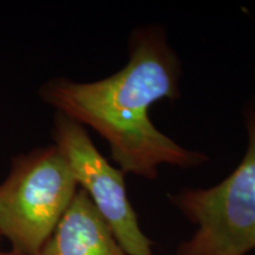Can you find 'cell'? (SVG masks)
Returning <instances> with one entry per match:
<instances>
[{
  "mask_svg": "<svg viewBox=\"0 0 255 255\" xmlns=\"http://www.w3.org/2000/svg\"><path fill=\"white\" fill-rule=\"evenodd\" d=\"M129 55L122 70L101 81L50 79L39 89L41 101L100 133L123 173L154 180L162 163L201 165L206 155L177 144L148 115L156 102L180 96L181 64L163 30L151 25L133 32Z\"/></svg>",
  "mask_w": 255,
  "mask_h": 255,
  "instance_id": "cell-1",
  "label": "cell"
},
{
  "mask_svg": "<svg viewBox=\"0 0 255 255\" xmlns=\"http://www.w3.org/2000/svg\"><path fill=\"white\" fill-rule=\"evenodd\" d=\"M78 190L57 146L14 156L0 183V237L21 255H39Z\"/></svg>",
  "mask_w": 255,
  "mask_h": 255,
  "instance_id": "cell-2",
  "label": "cell"
},
{
  "mask_svg": "<svg viewBox=\"0 0 255 255\" xmlns=\"http://www.w3.org/2000/svg\"><path fill=\"white\" fill-rule=\"evenodd\" d=\"M246 128L247 151L226 180L170 196L197 227L176 255H246L255 248V105L247 111Z\"/></svg>",
  "mask_w": 255,
  "mask_h": 255,
  "instance_id": "cell-3",
  "label": "cell"
},
{
  "mask_svg": "<svg viewBox=\"0 0 255 255\" xmlns=\"http://www.w3.org/2000/svg\"><path fill=\"white\" fill-rule=\"evenodd\" d=\"M53 141L78 188L88 194L127 255H152L151 241L142 232L128 200L124 173L110 165L96 149L84 126L57 113Z\"/></svg>",
  "mask_w": 255,
  "mask_h": 255,
  "instance_id": "cell-4",
  "label": "cell"
},
{
  "mask_svg": "<svg viewBox=\"0 0 255 255\" xmlns=\"http://www.w3.org/2000/svg\"><path fill=\"white\" fill-rule=\"evenodd\" d=\"M39 255H127L84 190L71 205Z\"/></svg>",
  "mask_w": 255,
  "mask_h": 255,
  "instance_id": "cell-5",
  "label": "cell"
},
{
  "mask_svg": "<svg viewBox=\"0 0 255 255\" xmlns=\"http://www.w3.org/2000/svg\"><path fill=\"white\" fill-rule=\"evenodd\" d=\"M0 255H21V254H19V253H15V252H13V251H1L0 250Z\"/></svg>",
  "mask_w": 255,
  "mask_h": 255,
  "instance_id": "cell-6",
  "label": "cell"
},
{
  "mask_svg": "<svg viewBox=\"0 0 255 255\" xmlns=\"http://www.w3.org/2000/svg\"><path fill=\"white\" fill-rule=\"evenodd\" d=\"M1 241H2V238L0 237V246H1Z\"/></svg>",
  "mask_w": 255,
  "mask_h": 255,
  "instance_id": "cell-7",
  "label": "cell"
}]
</instances>
